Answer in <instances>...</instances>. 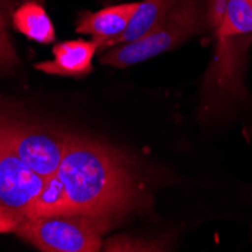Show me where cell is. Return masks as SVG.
I'll return each mask as SVG.
<instances>
[{"mask_svg": "<svg viewBox=\"0 0 252 252\" xmlns=\"http://www.w3.org/2000/svg\"><path fill=\"white\" fill-rule=\"evenodd\" d=\"M56 175L71 213L106 216L117 222L151 202L144 178L128 158L89 137L65 136Z\"/></svg>", "mask_w": 252, "mask_h": 252, "instance_id": "cell-1", "label": "cell"}, {"mask_svg": "<svg viewBox=\"0 0 252 252\" xmlns=\"http://www.w3.org/2000/svg\"><path fill=\"white\" fill-rule=\"evenodd\" d=\"M204 32H212L209 0H180L150 33L104 50L100 62L115 68H126L169 52Z\"/></svg>", "mask_w": 252, "mask_h": 252, "instance_id": "cell-2", "label": "cell"}, {"mask_svg": "<svg viewBox=\"0 0 252 252\" xmlns=\"http://www.w3.org/2000/svg\"><path fill=\"white\" fill-rule=\"evenodd\" d=\"M113 223L106 216L65 213L25 219L15 233L44 252H95Z\"/></svg>", "mask_w": 252, "mask_h": 252, "instance_id": "cell-3", "label": "cell"}, {"mask_svg": "<svg viewBox=\"0 0 252 252\" xmlns=\"http://www.w3.org/2000/svg\"><path fill=\"white\" fill-rule=\"evenodd\" d=\"M252 33L215 35V53L202 85V107L219 113L246 97L245 71Z\"/></svg>", "mask_w": 252, "mask_h": 252, "instance_id": "cell-4", "label": "cell"}, {"mask_svg": "<svg viewBox=\"0 0 252 252\" xmlns=\"http://www.w3.org/2000/svg\"><path fill=\"white\" fill-rule=\"evenodd\" d=\"M65 136L63 133L0 112V139L5 141L23 162L42 178L58 171Z\"/></svg>", "mask_w": 252, "mask_h": 252, "instance_id": "cell-5", "label": "cell"}, {"mask_svg": "<svg viewBox=\"0 0 252 252\" xmlns=\"http://www.w3.org/2000/svg\"><path fill=\"white\" fill-rule=\"evenodd\" d=\"M42 180L0 139V204L25 220L33 198L42 186Z\"/></svg>", "mask_w": 252, "mask_h": 252, "instance_id": "cell-6", "label": "cell"}, {"mask_svg": "<svg viewBox=\"0 0 252 252\" xmlns=\"http://www.w3.org/2000/svg\"><path fill=\"white\" fill-rule=\"evenodd\" d=\"M98 52L94 39L65 41L53 49V61L36 63L35 68L47 74L82 77L93 71V59Z\"/></svg>", "mask_w": 252, "mask_h": 252, "instance_id": "cell-7", "label": "cell"}, {"mask_svg": "<svg viewBox=\"0 0 252 252\" xmlns=\"http://www.w3.org/2000/svg\"><path fill=\"white\" fill-rule=\"evenodd\" d=\"M137 3H123L109 6L97 12H83L77 21L76 32L91 35L98 50L110 39L121 35L136 9Z\"/></svg>", "mask_w": 252, "mask_h": 252, "instance_id": "cell-8", "label": "cell"}, {"mask_svg": "<svg viewBox=\"0 0 252 252\" xmlns=\"http://www.w3.org/2000/svg\"><path fill=\"white\" fill-rule=\"evenodd\" d=\"M180 2V0H144V2L137 3L127 29L118 35L117 38L106 42L101 50H107L113 45H120L124 42L136 41L147 33H150L160 21H162L169 11Z\"/></svg>", "mask_w": 252, "mask_h": 252, "instance_id": "cell-9", "label": "cell"}, {"mask_svg": "<svg viewBox=\"0 0 252 252\" xmlns=\"http://www.w3.org/2000/svg\"><path fill=\"white\" fill-rule=\"evenodd\" d=\"M12 26L20 33L41 44H50L56 36L49 14L33 0L23 3L12 12Z\"/></svg>", "mask_w": 252, "mask_h": 252, "instance_id": "cell-10", "label": "cell"}, {"mask_svg": "<svg viewBox=\"0 0 252 252\" xmlns=\"http://www.w3.org/2000/svg\"><path fill=\"white\" fill-rule=\"evenodd\" d=\"M65 213H71L70 205H68L62 183L59 181V178L55 172L49 177H44L42 186L31 204L26 219L53 216V215H65Z\"/></svg>", "mask_w": 252, "mask_h": 252, "instance_id": "cell-11", "label": "cell"}, {"mask_svg": "<svg viewBox=\"0 0 252 252\" xmlns=\"http://www.w3.org/2000/svg\"><path fill=\"white\" fill-rule=\"evenodd\" d=\"M215 35L252 33V0H228Z\"/></svg>", "mask_w": 252, "mask_h": 252, "instance_id": "cell-12", "label": "cell"}, {"mask_svg": "<svg viewBox=\"0 0 252 252\" xmlns=\"http://www.w3.org/2000/svg\"><path fill=\"white\" fill-rule=\"evenodd\" d=\"M11 25L12 12L9 0H0V73L14 70L18 63V58L9 35Z\"/></svg>", "mask_w": 252, "mask_h": 252, "instance_id": "cell-13", "label": "cell"}, {"mask_svg": "<svg viewBox=\"0 0 252 252\" xmlns=\"http://www.w3.org/2000/svg\"><path fill=\"white\" fill-rule=\"evenodd\" d=\"M101 248H104V251H168V243L153 239L117 236L107 240Z\"/></svg>", "mask_w": 252, "mask_h": 252, "instance_id": "cell-14", "label": "cell"}, {"mask_svg": "<svg viewBox=\"0 0 252 252\" xmlns=\"http://www.w3.org/2000/svg\"><path fill=\"white\" fill-rule=\"evenodd\" d=\"M23 220L14 215L9 209H6L3 204H0V234L15 233Z\"/></svg>", "mask_w": 252, "mask_h": 252, "instance_id": "cell-15", "label": "cell"}, {"mask_svg": "<svg viewBox=\"0 0 252 252\" xmlns=\"http://www.w3.org/2000/svg\"><path fill=\"white\" fill-rule=\"evenodd\" d=\"M226 3H228V0H209V21H210L212 32L220 23L225 8H226Z\"/></svg>", "mask_w": 252, "mask_h": 252, "instance_id": "cell-16", "label": "cell"}]
</instances>
